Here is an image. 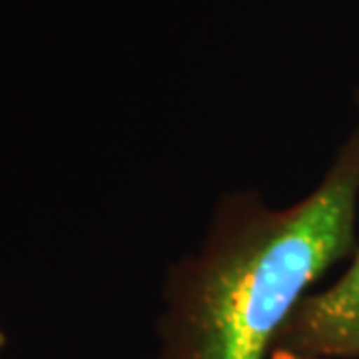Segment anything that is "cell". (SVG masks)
Masks as SVG:
<instances>
[{
	"instance_id": "3",
	"label": "cell",
	"mask_w": 359,
	"mask_h": 359,
	"mask_svg": "<svg viewBox=\"0 0 359 359\" xmlns=\"http://www.w3.org/2000/svg\"><path fill=\"white\" fill-rule=\"evenodd\" d=\"M271 359H323V358H311V355H299V353H292L285 349H276Z\"/></svg>"
},
{
	"instance_id": "1",
	"label": "cell",
	"mask_w": 359,
	"mask_h": 359,
	"mask_svg": "<svg viewBox=\"0 0 359 359\" xmlns=\"http://www.w3.org/2000/svg\"><path fill=\"white\" fill-rule=\"evenodd\" d=\"M359 152L299 204L256 196L222 205L202 252L174 280V359H262L304 292L351 248Z\"/></svg>"
},
{
	"instance_id": "2",
	"label": "cell",
	"mask_w": 359,
	"mask_h": 359,
	"mask_svg": "<svg viewBox=\"0 0 359 359\" xmlns=\"http://www.w3.org/2000/svg\"><path fill=\"white\" fill-rule=\"evenodd\" d=\"M276 349L311 358H359V254L334 287L295 306L276 337Z\"/></svg>"
}]
</instances>
